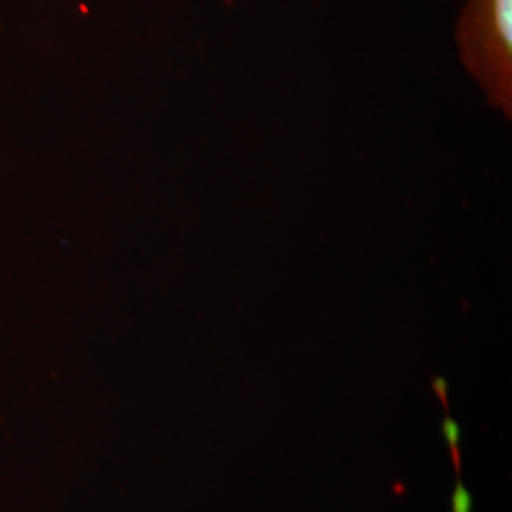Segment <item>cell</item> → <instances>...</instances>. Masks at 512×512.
<instances>
[{
  "label": "cell",
  "instance_id": "obj_1",
  "mask_svg": "<svg viewBox=\"0 0 512 512\" xmlns=\"http://www.w3.org/2000/svg\"><path fill=\"white\" fill-rule=\"evenodd\" d=\"M459 57L488 103L512 118V0H469L458 23Z\"/></svg>",
  "mask_w": 512,
  "mask_h": 512
}]
</instances>
